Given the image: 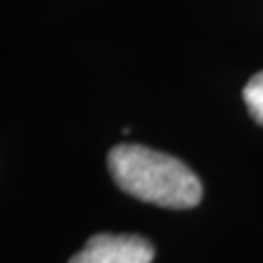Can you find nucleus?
<instances>
[{"instance_id": "obj_1", "label": "nucleus", "mask_w": 263, "mask_h": 263, "mask_svg": "<svg viewBox=\"0 0 263 263\" xmlns=\"http://www.w3.org/2000/svg\"><path fill=\"white\" fill-rule=\"evenodd\" d=\"M108 169L119 189L141 202L164 209H193L202 200V182L182 160L143 145H117Z\"/></svg>"}, {"instance_id": "obj_3", "label": "nucleus", "mask_w": 263, "mask_h": 263, "mask_svg": "<svg viewBox=\"0 0 263 263\" xmlns=\"http://www.w3.org/2000/svg\"><path fill=\"white\" fill-rule=\"evenodd\" d=\"M243 103L248 108L250 117L263 125V70L257 72L254 77H250V81L243 88Z\"/></svg>"}, {"instance_id": "obj_2", "label": "nucleus", "mask_w": 263, "mask_h": 263, "mask_svg": "<svg viewBox=\"0 0 263 263\" xmlns=\"http://www.w3.org/2000/svg\"><path fill=\"white\" fill-rule=\"evenodd\" d=\"M152 243L138 235H92L68 263H152Z\"/></svg>"}]
</instances>
